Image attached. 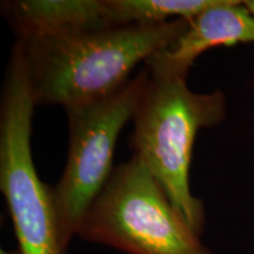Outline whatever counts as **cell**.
Masks as SVG:
<instances>
[{"label":"cell","instance_id":"1","mask_svg":"<svg viewBox=\"0 0 254 254\" xmlns=\"http://www.w3.org/2000/svg\"><path fill=\"white\" fill-rule=\"evenodd\" d=\"M187 27L189 21L176 19L17 41L34 103L66 110L120 90L139 63L170 46Z\"/></svg>","mask_w":254,"mask_h":254},{"label":"cell","instance_id":"2","mask_svg":"<svg viewBox=\"0 0 254 254\" xmlns=\"http://www.w3.org/2000/svg\"><path fill=\"white\" fill-rule=\"evenodd\" d=\"M224 116L225 98L220 91L194 93L185 79H157L150 74L132 119L134 154L199 236L204 231L205 212L202 201L190 189L193 145L200 128L217 125Z\"/></svg>","mask_w":254,"mask_h":254},{"label":"cell","instance_id":"3","mask_svg":"<svg viewBox=\"0 0 254 254\" xmlns=\"http://www.w3.org/2000/svg\"><path fill=\"white\" fill-rule=\"evenodd\" d=\"M33 95L25 56L15 43L0 103V189L20 254H65L53 189L39 179L31 151Z\"/></svg>","mask_w":254,"mask_h":254},{"label":"cell","instance_id":"4","mask_svg":"<svg viewBox=\"0 0 254 254\" xmlns=\"http://www.w3.org/2000/svg\"><path fill=\"white\" fill-rule=\"evenodd\" d=\"M78 237L128 254H211L135 154L114 168Z\"/></svg>","mask_w":254,"mask_h":254},{"label":"cell","instance_id":"5","mask_svg":"<svg viewBox=\"0 0 254 254\" xmlns=\"http://www.w3.org/2000/svg\"><path fill=\"white\" fill-rule=\"evenodd\" d=\"M148 79L150 72L146 68L109 97L66 109L68 157L62 179L53 187L65 254L112 176L117 140L125 124L133 119Z\"/></svg>","mask_w":254,"mask_h":254},{"label":"cell","instance_id":"6","mask_svg":"<svg viewBox=\"0 0 254 254\" xmlns=\"http://www.w3.org/2000/svg\"><path fill=\"white\" fill-rule=\"evenodd\" d=\"M254 43V17L238 0H218L192 20L166 49L147 60L152 78L185 79L194 60L217 46Z\"/></svg>","mask_w":254,"mask_h":254},{"label":"cell","instance_id":"7","mask_svg":"<svg viewBox=\"0 0 254 254\" xmlns=\"http://www.w3.org/2000/svg\"><path fill=\"white\" fill-rule=\"evenodd\" d=\"M2 9L19 41L112 28L104 0H17Z\"/></svg>","mask_w":254,"mask_h":254},{"label":"cell","instance_id":"8","mask_svg":"<svg viewBox=\"0 0 254 254\" xmlns=\"http://www.w3.org/2000/svg\"><path fill=\"white\" fill-rule=\"evenodd\" d=\"M218 0H104L110 27L155 25L171 18L190 21Z\"/></svg>","mask_w":254,"mask_h":254},{"label":"cell","instance_id":"9","mask_svg":"<svg viewBox=\"0 0 254 254\" xmlns=\"http://www.w3.org/2000/svg\"><path fill=\"white\" fill-rule=\"evenodd\" d=\"M244 5L246 6L247 9L250 11V13L254 17V0H247V1H244Z\"/></svg>","mask_w":254,"mask_h":254},{"label":"cell","instance_id":"10","mask_svg":"<svg viewBox=\"0 0 254 254\" xmlns=\"http://www.w3.org/2000/svg\"><path fill=\"white\" fill-rule=\"evenodd\" d=\"M0 254H20L19 252V250H9V251H6V250H1L0 251Z\"/></svg>","mask_w":254,"mask_h":254}]
</instances>
